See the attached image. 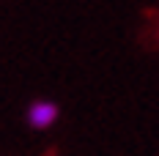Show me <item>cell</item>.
<instances>
[{
	"instance_id": "obj_1",
	"label": "cell",
	"mask_w": 159,
	"mask_h": 156,
	"mask_svg": "<svg viewBox=\"0 0 159 156\" xmlns=\"http://www.w3.org/2000/svg\"><path fill=\"white\" fill-rule=\"evenodd\" d=\"M58 118H61V107H58L55 101H49V99H36V101H30L28 109H25V121H28V126L36 129V131H44L49 126H55Z\"/></svg>"
}]
</instances>
